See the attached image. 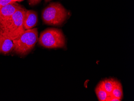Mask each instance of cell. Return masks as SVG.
<instances>
[{
  "label": "cell",
  "instance_id": "cell-7",
  "mask_svg": "<svg viewBox=\"0 0 134 101\" xmlns=\"http://www.w3.org/2000/svg\"><path fill=\"white\" fill-rule=\"evenodd\" d=\"M13 40L5 35L0 34V54H9L13 51Z\"/></svg>",
  "mask_w": 134,
  "mask_h": 101
},
{
  "label": "cell",
  "instance_id": "cell-5",
  "mask_svg": "<svg viewBox=\"0 0 134 101\" xmlns=\"http://www.w3.org/2000/svg\"><path fill=\"white\" fill-rule=\"evenodd\" d=\"M21 7L16 2L1 7L0 8V25L9 19L15 11Z\"/></svg>",
  "mask_w": 134,
  "mask_h": 101
},
{
  "label": "cell",
  "instance_id": "cell-11",
  "mask_svg": "<svg viewBox=\"0 0 134 101\" xmlns=\"http://www.w3.org/2000/svg\"><path fill=\"white\" fill-rule=\"evenodd\" d=\"M41 0H28L29 4L31 6L36 5L39 4Z\"/></svg>",
  "mask_w": 134,
  "mask_h": 101
},
{
  "label": "cell",
  "instance_id": "cell-9",
  "mask_svg": "<svg viewBox=\"0 0 134 101\" xmlns=\"http://www.w3.org/2000/svg\"><path fill=\"white\" fill-rule=\"evenodd\" d=\"M116 80L113 78L105 79L100 81L103 88L107 92L110 94L116 82Z\"/></svg>",
  "mask_w": 134,
  "mask_h": 101
},
{
  "label": "cell",
  "instance_id": "cell-2",
  "mask_svg": "<svg viewBox=\"0 0 134 101\" xmlns=\"http://www.w3.org/2000/svg\"><path fill=\"white\" fill-rule=\"evenodd\" d=\"M37 28L25 30L19 37L13 40V52L22 56L27 55L31 52L38 41Z\"/></svg>",
  "mask_w": 134,
  "mask_h": 101
},
{
  "label": "cell",
  "instance_id": "cell-13",
  "mask_svg": "<svg viewBox=\"0 0 134 101\" xmlns=\"http://www.w3.org/2000/svg\"><path fill=\"white\" fill-rule=\"evenodd\" d=\"M121 100V99L113 97V96H112V95H110V98L108 99V101H120Z\"/></svg>",
  "mask_w": 134,
  "mask_h": 101
},
{
  "label": "cell",
  "instance_id": "cell-3",
  "mask_svg": "<svg viewBox=\"0 0 134 101\" xmlns=\"http://www.w3.org/2000/svg\"><path fill=\"white\" fill-rule=\"evenodd\" d=\"M69 15L68 12L61 4L52 3L43 10L42 18L46 24L59 26L63 24Z\"/></svg>",
  "mask_w": 134,
  "mask_h": 101
},
{
  "label": "cell",
  "instance_id": "cell-16",
  "mask_svg": "<svg viewBox=\"0 0 134 101\" xmlns=\"http://www.w3.org/2000/svg\"><path fill=\"white\" fill-rule=\"evenodd\" d=\"M2 7V5H1V1H0V8Z\"/></svg>",
  "mask_w": 134,
  "mask_h": 101
},
{
  "label": "cell",
  "instance_id": "cell-8",
  "mask_svg": "<svg viewBox=\"0 0 134 101\" xmlns=\"http://www.w3.org/2000/svg\"><path fill=\"white\" fill-rule=\"evenodd\" d=\"M95 92L98 100L100 101H108L110 96V94L103 88L100 82L96 88Z\"/></svg>",
  "mask_w": 134,
  "mask_h": 101
},
{
  "label": "cell",
  "instance_id": "cell-1",
  "mask_svg": "<svg viewBox=\"0 0 134 101\" xmlns=\"http://www.w3.org/2000/svg\"><path fill=\"white\" fill-rule=\"evenodd\" d=\"M25 9L21 7L15 11L9 19L0 25V34L11 40H16L23 33L24 15Z\"/></svg>",
  "mask_w": 134,
  "mask_h": 101
},
{
  "label": "cell",
  "instance_id": "cell-10",
  "mask_svg": "<svg viewBox=\"0 0 134 101\" xmlns=\"http://www.w3.org/2000/svg\"><path fill=\"white\" fill-rule=\"evenodd\" d=\"M110 95L112 96L122 100L123 97L122 86L119 81H116V83L111 92Z\"/></svg>",
  "mask_w": 134,
  "mask_h": 101
},
{
  "label": "cell",
  "instance_id": "cell-14",
  "mask_svg": "<svg viewBox=\"0 0 134 101\" xmlns=\"http://www.w3.org/2000/svg\"><path fill=\"white\" fill-rule=\"evenodd\" d=\"M12 1L13 2H20L23 1V0H12Z\"/></svg>",
  "mask_w": 134,
  "mask_h": 101
},
{
  "label": "cell",
  "instance_id": "cell-6",
  "mask_svg": "<svg viewBox=\"0 0 134 101\" xmlns=\"http://www.w3.org/2000/svg\"><path fill=\"white\" fill-rule=\"evenodd\" d=\"M38 22L37 13L32 10H25L24 15L23 27L25 30L31 29L36 26Z\"/></svg>",
  "mask_w": 134,
  "mask_h": 101
},
{
  "label": "cell",
  "instance_id": "cell-4",
  "mask_svg": "<svg viewBox=\"0 0 134 101\" xmlns=\"http://www.w3.org/2000/svg\"><path fill=\"white\" fill-rule=\"evenodd\" d=\"M38 41L40 45L47 49L63 48L65 44L62 31L54 28L47 29L41 32Z\"/></svg>",
  "mask_w": 134,
  "mask_h": 101
},
{
  "label": "cell",
  "instance_id": "cell-12",
  "mask_svg": "<svg viewBox=\"0 0 134 101\" xmlns=\"http://www.w3.org/2000/svg\"><path fill=\"white\" fill-rule=\"evenodd\" d=\"M0 1L1 2L2 6H3L4 5L11 3H14L12 1V0H0Z\"/></svg>",
  "mask_w": 134,
  "mask_h": 101
},
{
  "label": "cell",
  "instance_id": "cell-15",
  "mask_svg": "<svg viewBox=\"0 0 134 101\" xmlns=\"http://www.w3.org/2000/svg\"><path fill=\"white\" fill-rule=\"evenodd\" d=\"M51 0H45V1L46 2H49V1H50Z\"/></svg>",
  "mask_w": 134,
  "mask_h": 101
}]
</instances>
